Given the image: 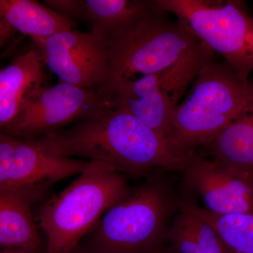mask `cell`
<instances>
[{
  "mask_svg": "<svg viewBox=\"0 0 253 253\" xmlns=\"http://www.w3.org/2000/svg\"><path fill=\"white\" fill-rule=\"evenodd\" d=\"M36 139L59 156L106 163L126 175L145 176L154 169L182 172L194 155L179 154L129 113L106 106L71 127Z\"/></svg>",
  "mask_w": 253,
  "mask_h": 253,
  "instance_id": "obj_1",
  "label": "cell"
},
{
  "mask_svg": "<svg viewBox=\"0 0 253 253\" xmlns=\"http://www.w3.org/2000/svg\"><path fill=\"white\" fill-rule=\"evenodd\" d=\"M168 14L156 0L146 12L104 42L109 63L106 81L96 93L101 101L105 103L123 82L184 66L212 51Z\"/></svg>",
  "mask_w": 253,
  "mask_h": 253,
  "instance_id": "obj_2",
  "label": "cell"
},
{
  "mask_svg": "<svg viewBox=\"0 0 253 253\" xmlns=\"http://www.w3.org/2000/svg\"><path fill=\"white\" fill-rule=\"evenodd\" d=\"M178 199L161 174L129 187L86 236V246L102 253H153L167 241Z\"/></svg>",
  "mask_w": 253,
  "mask_h": 253,
  "instance_id": "obj_3",
  "label": "cell"
},
{
  "mask_svg": "<svg viewBox=\"0 0 253 253\" xmlns=\"http://www.w3.org/2000/svg\"><path fill=\"white\" fill-rule=\"evenodd\" d=\"M130 186L127 175L111 165L90 161L77 179L38 208L46 253H71Z\"/></svg>",
  "mask_w": 253,
  "mask_h": 253,
  "instance_id": "obj_4",
  "label": "cell"
},
{
  "mask_svg": "<svg viewBox=\"0 0 253 253\" xmlns=\"http://www.w3.org/2000/svg\"><path fill=\"white\" fill-rule=\"evenodd\" d=\"M253 81L244 83L226 61L209 60L173 111L168 140L179 154L206 147L252 99Z\"/></svg>",
  "mask_w": 253,
  "mask_h": 253,
  "instance_id": "obj_5",
  "label": "cell"
},
{
  "mask_svg": "<svg viewBox=\"0 0 253 253\" xmlns=\"http://www.w3.org/2000/svg\"><path fill=\"white\" fill-rule=\"evenodd\" d=\"M244 83L253 72V16L236 0H156Z\"/></svg>",
  "mask_w": 253,
  "mask_h": 253,
  "instance_id": "obj_6",
  "label": "cell"
},
{
  "mask_svg": "<svg viewBox=\"0 0 253 253\" xmlns=\"http://www.w3.org/2000/svg\"><path fill=\"white\" fill-rule=\"evenodd\" d=\"M89 163L55 154L36 138L0 134V192L24 195L36 204L56 183L81 174Z\"/></svg>",
  "mask_w": 253,
  "mask_h": 253,
  "instance_id": "obj_7",
  "label": "cell"
},
{
  "mask_svg": "<svg viewBox=\"0 0 253 253\" xmlns=\"http://www.w3.org/2000/svg\"><path fill=\"white\" fill-rule=\"evenodd\" d=\"M106 106L95 91L59 82L23 100L17 114L1 132L20 139H35L89 117Z\"/></svg>",
  "mask_w": 253,
  "mask_h": 253,
  "instance_id": "obj_8",
  "label": "cell"
},
{
  "mask_svg": "<svg viewBox=\"0 0 253 253\" xmlns=\"http://www.w3.org/2000/svg\"><path fill=\"white\" fill-rule=\"evenodd\" d=\"M33 49L61 83L97 93L107 76L106 44L91 33L70 30L33 40Z\"/></svg>",
  "mask_w": 253,
  "mask_h": 253,
  "instance_id": "obj_9",
  "label": "cell"
},
{
  "mask_svg": "<svg viewBox=\"0 0 253 253\" xmlns=\"http://www.w3.org/2000/svg\"><path fill=\"white\" fill-rule=\"evenodd\" d=\"M183 172L184 184L214 214H253V174L217 160L194 154Z\"/></svg>",
  "mask_w": 253,
  "mask_h": 253,
  "instance_id": "obj_10",
  "label": "cell"
},
{
  "mask_svg": "<svg viewBox=\"0 0 253 253\" xmlns=\"http://www.w3.org/2000/svg\"><path fill=\"white\" fill-rule=\"evenodd\" d=\"M161 73L123 82L105 101L107 107L129 113L168 139L173 111L179 104Z\"/></svg>",
  "mask_w": 253,
  "mask_h": 253,
  "instance_id": "obj_11",
  "label": "cell"
},
{
  "mask_svg": "<svg viewBox=\"0 0 253 253\" xmlns=\"http://www.w3.org/2000/svg\"><path fill=\"white\" fill-rule=\"evenodd\" d=\"M42 64L32 48L0 71L1 129L14 119L23 100L35 91L48 86Z\"/></svg>",
  "mask_w": 253,
  "mask_h": 253,
  "instance_id": "obj_12",
  "label": "cell"
},
{
  "mask_svg": "<svg viewBox=\"0 0 253 253\" xmlns=\"http://www.w3.org/2000/svg\"><path fill=\"white\" fill-rule=\"evenodd\" d=\"M36 203L21 194L0 192V247L45 252L32 212Z\"/></svg>",
  "mask_w": 253,
  "mask_h": 253,
  "instance_id": "obj_13",
  "label": "cell"
},
{
  "mask_svg": "<svg viewBox=\"0 0 253 253\" xmlns=\"http://www.w3.org/2000/svg\"><path fill=\"white\" fill-rule=\"evenodd\" d=\"M0 21L33 40L74 29L71 18L33 0H0Z\"/></svg>",
  "mask_w": 253,
  "mask_h": 253,
  "instance_id": "obj_14",
  "label": "cell"
},
{
  "mask_svg": "<svg viewBox=\"0 0 253 253\" xmlns=\"http://www.w3.org/2000/svg\"><path fill=\"white\" fill-rule=\"evenodd\" d=\"M154 1L76 0L72 18L85 21L91 34L103 42L144 14Z\"/></svg>",
  "mask_w": 253,
  "mask_h": 253,
  "instance_id": "obj_15",
  "label": "cell"
},
{
  "mask_svg": "<svg viewBox=\"0 0 253 253\" xmlns=\"http://www.w3.org/2000/svg\"><path fill=\"white\" fill-rule=\"evenodd\" d=\"M205 149L214 159L253 174V96Z\"/></svg>",
  "mask_w": 253,
  "mask_h": 253,
  "instance_id": "obj_16",
  "label": "cell"
},
{
  "mask_svg": "<svg viewBox=\"0 0 253 253\" xmlns=\"http://www.w3.org/2000/svg\"><path fill=\"white\" fill-rule=\"evenodd\" d=\"M167 241L172 253H229L207 221L178 204Z\"/></svg>",
  "mask_w": 253,
  "mask_h": 253,
  "instance_id": "obj_17",
  "label": "cell"
},
{
  "mask_svg": "<svg viewBox=\"0 0 253 253\" xmlns=\"http://www.w3.org/2000/svg\"><path fill=\"white\" fill-rule=\"evenodd\" d=\"M178 204L210 223L229 253H253V214H214L182 200Z\"/></svg>",
  "mask_w": 253,
  "mask_h": 253,
  "instance_id": "obj_18",
  "label": "cell"
},
{
  "mask_svg": "<svg viewBox=\"0 0 253 253\" xmlns=\"http://www.w3.org/2000/svg\"><path fill=\"white\" fill-rule=\"evenodd\" d=\"M102 253L96 250L91 249L86 245H82L81 244L76 248L72 253Z\"/></svg>",
  "mask_w": 253,
  "mask_h": 253,
  "instance_id": "obj_19",
  "label": "cell"
},
{
  "mask_svg": "<svg viewBox=\"0 0 253 253\" xmlns=\"http://www.w3.org/2000/svg\"><path fill=\"white\" fill-rule=\"evenodd\" d=\"M0 253H46V252H33V251H22V250H1Z\"/></svg>",
  "mask_w": 253,
  "mask_h": 253,
  "instance_id": "obj_20",
  "label": "cell"
},
{
  "mask_svg": "<svg viewBox=\"0 0 253 253\" xmlns=\"http://www.w3.org/2000/svg\"><path fill=\"white\" fill-rule=\"evenodd\" d=\"M153 253H172L170 251H169V249H168V248H167V249H163V248H161V249L158 250V251H156V252H154Z\"/></svg>",
  "mask_w": 253,
  "mask_h": 253,
  "instance_id": "obj_21",
  "label": "cell"
}]
</instances>
